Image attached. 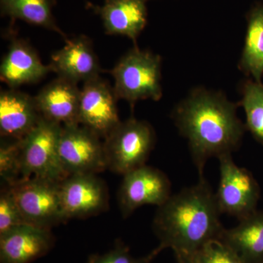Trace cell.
<instances>
[{"label": "cell", "instance_id": "6da1fadb", "mask_svg": "<svg viewBox=\"0 0 263 263\" xmlns=\"http://www.w3.org/2000/svg\"><path fill=\"white\" fill-rule=\"evenodd\" d=\"M236 110L237 105L221 93L198 88L173 111L175 124L187 140L199 177L204 176L208 160L232 154L240 146L247 127Z\"/></svg>", "mask_w": 263, "mask_h": 263}, {"label": "cell", "instance_id": "7a4b0ae2", "mask_svg": "<svg viewBox=\"0 0 263 263\" xmlns=\"http://www.w3.org/2000/svg\"><path fill=\"white\" fill-rule=\"evenodd\" d=\"M216 194L204 176L198 182L171 195L157 208L154 232L160 245L151 254L157 257L165 249L192 257L208 242L220 239L224 230Z\"/></svg>", "mask_w": 263, "mask_h": 263}, {"label": "cell", "instance_id": "3957f363", "mask_svg": "<svg viewBox=\"0 0 263 263\" xmlns=\"http://www.w3.org/2000/svg\"><path fill=\"white\" fill-rule=\"evenodd\" d=\"M162 59L150 51L135 46L124 55L110 70L114 79V91L118 100L131 105L142 100H160Z\"/></svg>", "mask_w": 263, "mask_h": 263}, {"label": "cell", "instance_id": "277c9868", "mask_svg": "<svg viewBox=\"0 0 263 263\" xmlns=\"http://www.w3.org/2000/svg\"><path fill=\"white\" fill-rule=\"evenodd\" d=\"M155 141V132L148 122L133 117L121 122L103 142L107 169L124 176L145 165Z\"/></svg>", "mask_w": 263, "mask_h": 263}, {"label": "cell", "instance_id": "5b68a950", "mask_svg": "<svg viewBox=\"0 0 263 263\" xmlns=\"http://www.w3.org/2000/svg\"><path fill=\"white\" fill-rule=\"evenodd\" d=\"M62 127L41 117L32 130L20 140L24 180L38 178L61 182L68 176L59 155Z\"/></svg>", "mask_w": 263, "mask_h": 263}, {"label": "cell", "instance_id": "8992f818", "mask_svg": "<svg viewBox=\"0 0 263 263\" xmlns=\"http://www.w3.org/2000/svg\"><path fill=\"white\" fill-rule=\"evenodd\" d=\"M219 183L216 198L222 214L235 216L238 220L257 210L260 189L250 171L237 165L232 154L218 157Z\"/></svg>", "mask_w": 263, "mask_h": 263}, {"label": "cell", "instance_id": "52a82bcc", "mask_svg": "<svg viewBox=\"0 0 263 263\" xmlns=\"http://www.w3.org/2000/svg\"><path fill=\"white\" fill-rule=\"evenodd\" d=\"M60 183L31 178L10 187L25 224L51 230L67 221L62 211Z\"/></svg>", "mask_w": 263, "mask_h": 263}, {"label": "cell", "instance_id": "ba28073f", "mask_svg": "<svg viewBox=\"0 0 263 263\" xmlns=\"http://www.w3.org/2000/svg\"><path fill=\"white\" fill-rule=\"evenodd\" d=\"M59 155L68 176L97 174L107 169L103 142L92 131L80 124L62 126Z\"/></svg>", "mask_w": 263, "mask_h": 263}, {"label": "cell", "instance_id": "9c48e42d", "mask_svg": "<svg viewBox=\"0 0 263 263\" xmlns=\"http://www.w3.org/2000/svg\"><path fill=\"white\" fill-rule=\"evenodd\" d=\"M172 195L171 183L160 170L145 165L124 175L119 205L124 218L146 205H162Z\"/></svg>", "mask_w": 263, "mask_h": 263}, {"label": "cell", "instance_id": "30bf717a", "mask_svg": "<svg viewBox=\"0 0 263 263\" xmlns=\"http://www.w3.org/2000/svg\"><path fill=\"white\" fill-rule=\"evenodd\" d=\"M117 100L114 88L100 77L84 83L79 102V124L105 139L121 122Z\"/></svg>", "mask_w": 263, "mask_h": 263}, {"label": "cell", "instance_id": "8fae6325", "mask_svg": "<svg viewBox=\"0 0 263 263\" xmlns=\"http://www.w3.org/2000/svg\"><path fill=\"white\" fill-rule=\"evenodd\" d=\"M60 194L66 220L97 215L108 208V190L96 174L70 175L60 183Z\"/></svg>", "mask_w": 263, "mask_h": 263}, {"label": "cell", "instance_id": "7c38bea8", "mask_svg": "<svg viewBox=\"0 0 263 263\" xmlns=\"http://www.w3.org/2000/svg\"><path fill=\"white\" fill-rule=\"evenodd\" d=\"M48 65L58 77L76 84L100 77L101 72L91 41L84 35L67 40L65 46L52 54Z\"/></svg>", "mask_w": 263, "mask_h": 263}, {"label": "cell", "instance_id": "4fadbf2b", "mask_svg": "<svg viewBox=\"0 0 263 263\" xmlns=\"http://www.w3.org/2000/svg\"><path fill=\"white\" fill-rule=\"evenodd\" d=\"M54 245L51 230L21 224L0 234V263H30Z\"/></svg>", "mask_w": 263, "mask_h": 263}, {"label": "cell", "instance_id": "5bb4252c", "mask_svg": "<svg viewBox=\"0 0 263 263\" xmlns=\"http://www.w3.org/2000/svg\"><path fill=\"white\" fill-rule=\"evenodd\" d=\"M148 0H105L102 6L88 3L101 18L106 34L124 36L136 43L146 27Z\"/></svg>", "mask_w": 263, "mask_h": 263}, {"label": "cell", "instance_id": "9a60e30c", "mask_svg": "<svg viewBox=\"0 0 263 263\" xmlns=\"http://www.w3.org/2000/svg\"><path fill=\"white\" fill-rule=\"evenodd\" d=\"M81 89L75 82L58 77L34 97L41 117L62 126L79 124Z\"/></svg>", "mask_w": 263, "mask_h": 263}, {"label": "cell", "instance_id": "2e32d148", "mask_svg": "<svg viewBox=\"0 0 263 263\" xmlns=\"http://www.w3.org/2000/svg\"><path fill=\"white\" fill-rule=\"evenodd\" d=\"M49 65H43L37 52L23 40L15 39L0 66V78L10 89L34 84L51 72Z\"/></svg>", "mask_w": 263, "mask_h": 263}, {"label": "cell", "instance_id": "e0dca14e", "mask_svg": "<svg viewBox=\"0 0 263 263\" xmlns=\"http://www.w3.org/2000/svg\"><path fill=\"white\" fill-rule=\"evenodd\" d=\"M41 116L35 100L15 89L0 94V133L13 140L24 138L37 125Z\"/></svg>", "mask_w": 263, "mask_h": 263}, {"label": "cell", "instance_id": "ac0fdd59", "mask_svg": "<svg viewBox=\"0 0 263 263\" xmlns=\"http://www.w3.org/2000/svg\"><path fill=\"white\" fill-rule=\"evenodd\" d=\"M220 240L247 263H263V211L256 210L234 228H224Z\"/></svg>", "mask_w": 263, "mask_h": 263}, {"label": "cell", "instance_id": "d6986e66", "mask_svg": "<svg viewBox=\"0 0 263 263\" xmlns=\"http://www.w3.org/2000/svg\"><path fill=\"white\" fill-rule=\"evenodd\" d=\"M240 70L253 81L262 83L263 3H257L247 15L245 46L239 64Z\"/></svg>", "mask_w": 263, "mask_h": 263}, {"label": "cell", "instance_id": "ffe728a7", "mask_svg": "<svg viewBox=\"0 0 263 263\" xmlns=\"http://www.w3.org/2000/svg\"><path fill=\"white\" fill-rule=\"evenodd\" d=\"M56 0H0L2 16H8L49 29L66 37L57 25L52 8Z\"/></svg>", "mask_w": 263, "mask_h": 263}, {"label": "cell", "instance_id": "44dd1931", "mask_svg": "<svg viewBox=\"0 0 263 263\" xmlns=\"http://www.w3.org/2000/svg\"><path fill=\"white\" fill-rule=\"evenodd\" d=\"M240 105L246 114V127L263 144V84L249 81L242 91Z\"/></svg>", "mask_w": 263, "mask_h": 263}, {"label": "cell", "instance_id": "7402d4cb", "mask_svg": "<svg viewBox=\"0 0 263 263\" xmlns=\"http://www.w3.org/2000/svg\"><path fill=\"white\" fill-rule=\"evenodd\" d=\"M0 177L3 186H11L24 181L20 140L3 142L0 146Z\"/></svg>", "mask_w": 263, "mask_h": 263}, {"label": "cell", "instance_id": "603a6c76", "mask_svg": "<svg viewBox=\"0 0 263 263\" xmlns=\"http://www.w3.org/2000/svg\"><path fill=\"white\" fill-rule=\"evenodd\" d=\"M191 257L195 263H247L220 239L208 242Z\"/></svg>", "mask_w": 263, "mask_h": 263}, {"label": "cell", "instance_id": "cb8c5ba5", "mask_svg": "<svg viewBox=\"0 0 263 263\" xmlns=\"http://www.w3.org/2000/svg\"><path fill=\"white\" fill-rule=\"evenodd\" d=\"M21 224H25V222L11 188L2 186L0 194V234Z\"/></svg>", "mask_w": 263, "mask_h": 263}, {"label": "cell", "instance_id": "d4e9b609", "mask_svg": "<svg viewBox=\"0 0 263 263\" xmlns=\"http://www.w3.org/2000/svg\"><path fill=\"white\" fill-rule=\"evenodd\" d=\"M155 258L152 254L137 258L132 255L126 246L119 243L107 253L91 255L86 263H150Z\"/></svg>", "mask_w": 263, "mask_h": 263}, {"label": "cell", "instance_id": "484cf974", "mask_svg": "<svg viewBox=\"0 0 263 263\" xmlns=\"http://www.w3.org/2000/svg\"><path fill=\"white\" fill-rule=\"evenodd\" d=\"M178 263H195L193 258L184 254H175Z\"/></svg>", "mask_w": 263, "mask_h": 263}]
</instances>
